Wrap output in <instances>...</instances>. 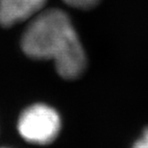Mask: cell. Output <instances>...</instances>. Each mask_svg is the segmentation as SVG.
<instances>
[{
	"instance_id": "3957f363",
	"label": "cell",
	"mask_w": 148,
	"mask_h": 148,
	"mask_svg": "<svg viewBox=\"0 0 148 148\" xmlns=\"http://www.w3.org/2000/svg\"><path fill=\"white\" fill-rule=\"evenodd\" d=\"M46 0H0V25L11 27L36 16Z\"/></svg>"
},
{
	"instance_id": "6da1fadb",
	"label": "cell",
	"mask_w": 148,
	"mask_h": 148,
	"mask_svg": "<svg viewBox=\"0 0 148 148\" xmlns=\"http://www.w3.org/2000/svg\"><path fill=\"white\" fill-rule=\"evenodd\" d=\"M22 51L34 60L54 62L59 75L79 78L87 69V57L69 16L58 9L34 16L21 37Z\"/></svg>"
},
{
	"instance_id": "277c9868",
	"label": "cell",
	"mask_w": 148,
	"mask_h": 148,
	"mask_svg": "<svg viewBox=\"0 0 148 148\" xmlns=\"http://www.w3.org/2000/svg\"><path fill=\"white\" fill-rule=\"evenodd\" d=\"M67 5L78 9H90L98 4L100 0H63Z\"/></svg>"
},
{
	"instance_id": "8992f818",
	"label": "cell",
	"mask_w": 148,
	"mask_h": 148,
	"mask_svg": "<svg viewBox=\"0 0 148 148\" xmlns=\"http://www.w3.org/2000/svg\"><path fill=\"white\" fill-rule=\"evenodd\" d=\"M3 148H7V147H3Z\"/></svg>"
},
{
	"instance_id": "5b68a950",
	"label": "cell",
	"mask_w": 148,
	"mask_h": 148,
	"mask_svg": "<svg viewBox=\"0 0 148 148\" xmlns=\"http://www.w3.org/2000/svg\"><path fill=\"white\" fill-rule=\"evenodd\" d=\"M132 148H148V128L144 130L141 137L134 143Z\"/></svg>"
},
{
	"instance_id": "7a4b0ae2",
	"label": "cell",
	"mask_w": 148,
	"mask_h": 148,
	"mask_svg": "<svg viewBox=\"0 0 148 148\" xmlns=\"http://www.w3.org/2000/svg\"><path fill=\"white\" fill-rule=\"evenodd\" d=\"M62 128L59 112L51 106L37 103L29 106L19 115L17 130L24 140L46 145L57 138Z\"/></svg>"
}]
</instances>
